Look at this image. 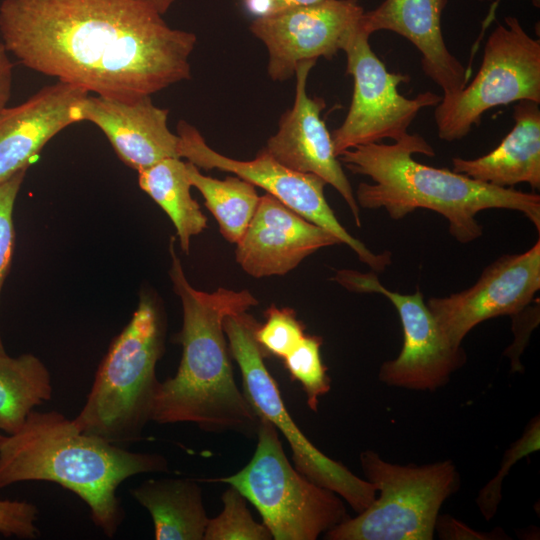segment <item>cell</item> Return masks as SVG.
<instances>
[{
	"label": "cell",
	"instance_id": "836d02e7",
	"mask_svg": "<svg viewBox=\"0 0 540 540\" xmlns=\"http://www.w3.org/2000/svg\"><path fill=\"white\" fill-rule=\"evenodd\" d=\"M163 15L176 0H148Z\"/></svg>",
	"mask_w": 540,
	"mask_h": 540
},
{
	"label": "cell",
	"instance_id": "d6986e66",
	"mask_svg": "<svg viewBox=\"0 0 540 540\" xmlns=\"http://www.w3.org/2000/svg\"><path fill=\"white\" fill-rule=\"evenodd\" d=\"M448 0H384L363 13L361 27L369 35L380 30L399 34L421 53L422 70L443 91L461 90L469 73L444 42L441 15Z\"/></svg>",
	"mask_w": 540,
	"mask_h": 540
},
{
	"label": "cell",
	"instance_id": "d4e9b609",
	"mask_svg": "<svg viewBox=\"0 0 540 540\" xmlns=\"http://www.w3.org/2000/svg\"><path fill=\"white\" fill-rule=\"evenodd\" d=\"M221 500L223 509L215 518H209L203 540L272 539L266 526L253 519L246 499L237 489L230 486L222 494Z\"/></svg>",
	"mask_w": 540,
	"mask_h": 540
},
{
	"label": "cell",
	"instance_id": "484cf974",
	"mask_svg": "<svg viewBox=\"0 0 540 540\" xmlns=\"http://www.w3.org/2000/svg\"><path fill=\"white\" fill-rule=\"evenodd\" d=\"M321 345V337L305 335L296 348L284 358L291 378L302 385L308 407L315 412L319 398L331 388L327 368L321 359Z\"/></svg>",
	"mask_w": 540,
	"mask_h": 540
},
{
	"label": "cell",
	"instance_id": "30bf717a",
	"mask_svg": "<svg viewBox=\"0 0 540 540\" xmlns=\"http://www.w3.org/2000/svg\"><path fill=\"white\" fill-rule=\"evenodd\" d=\"M178 153L198 168L230 172L264 189L285 206L334 234L350 247L359 260L374 272H382L392 263L389 251L374 253L350 235L340 224L324 195L326 183L320 177L294 171L273 158L264 148L249 161L236 160L212 149L191 124L180 121Z\"/></svg>",
	"mask_w": 540,
	"mask_h": 540
},
{
	"label": "cell",
	"instance_id": "3957f363",
	"mask_svg": "<svg viewBox=\"0 0 540 540\" xmlns=\"http://www.w3.org/2000/svg\"><path fill=\"white\" fill-rule=\"evenodd\" d=\"M428 157L434 149L419 134H405L392 144L370 143L347 149L338 159L354 174L373 183H360L355 198L361 208H384L395 220L416 209L433 210L446 218L449 232L461 243L482 236L476 215L486 209L523 213L540 230V196L513 188L487 184L448 169L415 161L413 154Z\"/></svg>",
	"mask_w": 540,
	"mask_h": 540
},
{
	"label": "cell",
	"instance_id": "1f68e13d",
	"mask_svg": "<svg viewBox=\"0 0 540 540\" xmlns=\"http://www.w3.org/2000/svg\"><path fill=\"white\" fill-rule=\"evenodd\" d=\"M248 14L254 18L278 15L288 10L316 4L323 0H242Z\"/></svg>",
	"mask_w": 540,
	"mask_h": 540
},
{
	"label": "cell",
	"instance_id": "52a82bcc",
	"mask_svg": "<svg viewBox=\"0 0 540 540\" xmlns=\"http://www.w3.org/2000/svg\"><path fill=\"white\" fill-rule=\"evenodd\" d=\"M255 452L237 473L204 481L237 489L275 540H315L349 516L342 498L301 474L285 455L275 426L260 417Z\"/></svg>",
	"mask_w": 540,
	"mask_h": 540
},
{
	"label": "cell",
	"instance_id": "f1b7e54d",
	"mask_svg": "<svg viewBox=\"0 0 540 540\" xmlns=\"http://www.w3.org/2000/svg\"><path fill=\"white\" fill-rule=\"evenodd\" d=\"M27 169L0 184V296L9 272L15 245L13 210ZM5 352L0 335V353Z\"/></svg>",
	"mask_w": 540,
	"mask_h": 540
},
{
	"label": "cell",
	"instance_id": "f546056e",
	"mask_svg": "<svg viewBox=\"0 0 540 540\" xmlns=\"http://www.w3.org/2000/svg\"><path fill=\"white\" fill-rule=\"evenodd\" d=\"M38 507L27 501L0 500V533L6 537L35 539L39 536L36 526Z\"/></svg>",
	"mask_w": 540,
	"mask_h": 540
},
{
	"label": "cell",
	"instance_id": "e575fe53",
	"mask_svg": "<svg viewBox=\"0 0 540 540\" xmlns=\"http://www.w3.org/2000/svg\"><path fill=\"white\" fill-rule=\"evenodd\" d=\"M533 2V5L536 6V7H539L540 5V0H532Z\"/></svg>",
	"mask_w": 540,
	"mask_h": 540
},
{
	"label": "cell",
	"instance_id": "7a4b0ae2",
	"mask_svg": "<svg viewBox=\"0 0 540 540\" xmlns=\"http://www.w3.org/2000/svg\"><path fill=\"white\" fill-rule=\"evenodd\" d=\"M173 288L183 309L176 336L182 357L173 377L159 384L152 413L158 424L192 423L210 433L234 432L252 438L260 417L234 379L223 320L258 304L248 291L218 288L208 293L187 280L174 248L169 246Z\"/></svg>",
	"mask_w": 540,
	"mask_h": 540
},
{
	"label": "cell",
	"instance_id": "9a60e30c",
	"mask_svg": "<svg viewBox=\"0 0 540 540\" xmlns=\"http://www.w3.org/2000/svg\"><path fill=\"white\" fill-rule=\"evenodd\" d=\"M315 64L316 60H306L297 65L293 106L282 115L277 132L268 139L264 149L284 166L316 175L334 187L360 227V207L334 152L331 133L321 118L325 102L322 98L310 97L306 91L308 75Z\"/></svg>",
	"mask_w": 540,
	"mask_h": 540
},
{
	"label": "cell",
	"instance_id": "277c9868",
	"mask_svg": "<svg viewBox=\"0 0 540 540\" xmlns=\"http://www.w3.org/2000/svg\"><path fill=\"white\" fill-rule=\"evenodd\" d=\"M168 469L165 456L131 452L84 433L57 411L33 410L16 433L0 440V488L24 481L57 483L87 504L93 523L109 538L125 517L119 485L137 474Z\"/></svg>",
	"mask_w": 540,
	"mask_h": 540
},
{
	"label": "cell",
	"instance_id": "e0dca14e",
	"mask_svg": "<svg viewBox=\"0 0 540 540\" xmlns=\"http://www.w3.org/2000/svg\"><path fill=\"white\" fill-rule=\"evenodd\" d=\"M88 95L87 90L58 80L0 112V184L27 169L56 134L83 121L82 105Z\"/></svg>",
	"mask_w": 540,
	"mask_h": 540
},
{
	"label": "cell",
	"instance_id": "d6a6232c",
	"mask_svg": "<svg viewBox=\"0 0 540 540\" xmlns=\"http://www.w3.org/2000/svg\"><path fill=\"white\" fill-rule=\"evenodd\" d=\"M13 81V63L9 57V51L0 40V112L6 108L11 96Z\"/></svg>",
	"mask_w": 540,
	"mask_h": 540
},
{
	"label": "cell",
	"instance_id": "7402d4cb",
	"mask_svg": "<svg viewBox=\"0 0 540 540\" xmlns=\"http://www.w3.org/2000/svg\"><path fill=\"white\" fill-rule=\"evenodd\" d=\"M138 174L140 188L169 216L181 249L189 254L191 238L207 227V218L191 196L186 162L166 158Z\"/></svg>",
	"mask_w": 540,
	"mask_h": 540
},
{
	"label": "cell",
	"instance_id": "ba28073f",
	"mask_svg": "<svg viewBox=\"0 0 540 540\" xmlns=\"http://www.w3.org/2000/svg\"><path fill=\"white\" fill-rule=\"evenodd\" d=\"M258 326L247 311L228 315L223 320L229 352L239 365L246 399L259 417L270 421L285 437L294 467L301 474L338 494L355 512H362L376 498L375 487L322 453L296 425L265 365V351L255 337Z\"/></svg>",
	"mask_w": 540,
	"mask_h": 540
},
{
	"label": "cell",
	"instance_id": "4dcf8cb0",
	"mask_svg": "<svg viewBox=\"0 0 540 540\" xmlns=\"http://www.w3.org/2000/svg\"><path fill=\"white\" fill-rule=\"evenodd\" d=\"M435 531H437L439 538L449 540L509 539V537H505L507 535L499 528L491 533L479 532L450 515L439 514L435 525Z\"/></svg>",
	"mask_w": 540,
	"mask_h": 540
},
{
	"label": "cell",
	"instance_id": "d590c367",
	"mask_svg": "<svg viewBox=\"0 0 540 540\" xmlns=\"http://www.w3.org/2000/svg\"><path fill=\"white\" fill-rule=\"evenodd\" d=\"M1 438H2V435L0 434V440H1Z\"/></svg>",
	"mask_w": 540,
	"mask_h": 540
},
{
	"label": "cell",
	"instance_id": "6da1fadb",
	"mask_svg": "<svg viewBox=\"0 0 540 540\" xmlns=\"http://www.w3.org/2000/svg\"><path fill=\"white\" fill-rule=\"evenodd\" d=\"M0 34L25 67L122 101L189 79L197 40L148 0H3Z\"/></svg>",
	"mask_w": 540,
	"mask_h": 540
},
{
	"label": "cell",
	"instance_id": "4fadbf2b",
	"mask_svg": "<svg viewBox=\"0 0 540 540\" xmlns=\"http://www.w3.org/2000/svg\"><path fill=\"white\" fill-rule=\"evenodd\" d=\"M363 13L357 0H323L255 18L250 31L267 48L269 77L284 81L295 75L300 62L331 60L344 50L360 29Z\"/></svg>",
	"mask_w": 540,
	"mask_h": 540
},
{
	"label": "cell",
	"instance_id": "5b68a950",
	"mask_svg": "<svg viewBox=\"0 0 540 540\" xmlns=\"http://www.w3.org/2000/svg\"><path fill=\"white\" fill-rule=\"evenodd\" d=\"M164 348L163 316L154 300L142 295L97 369L86 402L73 418L77 427L114 444L141 440L152 421L160 384L156 365Z\"/></svg>",
	"mask_w": 540,
	"mask_h": 540
},
{
	"label": "cell",
	"instance_id": "44dd1931",
	"mask_svg": "<svg viewBox=\"0 0 540 540\" xmlns=\"http://www.w3.org/2000/svg\"><path fill=\"white\" fill-rule=\"evenodd\" d=\"M130 494L150 513L156 540H203L209 517L196 481L149 479Z\"/></svg>",
	"mask_w": 540,
	"mask_h": 540
},
{
	"label": "cell",
	"instance_id": "ac0fdd59",
	"mask_svg": "<svg viewBox=\"0 0 540 540\" xmlns=\"http://www.w3.org/2000/svg\"><path fill=\"white\" fill-rule=\"evenodd\" d=\"M168 113L155 106L151 96L122 101L88 95L82 105L83 121L100 128L121 161L137 172L166 158H180L179 136L168 128Z\"/></svg>",
	"mask_w": 540,
	"mask_h": 540
},
{
	"label": "cell",
	"instance_id": "7c38bea8",
	"mask_svg": "<svg viewBox=\"0 0 540 540\" xmlns=\"http://www.w3.org/2000/svg\"><path fill=\"white\" fill-rule=\"evenodd\" d=\"M333 280L350 291L377 293L396 308L402 329L399 355L385 361L378 378L388 386L435 391L445 386L451 375L466 363L464 349L452 344L424 302L420 291L401 294L383 286L375 273L338 270Z\"/></svg>",
	"mask_w": 540,
	"mask_h": 540
},
{
	"label": "cell",
	"instance_id": "4316f807",
	"mask_svg": "<svg viewBox=\"0 0 540 540\" xmlns=\"http://www.w3.org/2000/svg\"><path fill=\"white\" fill-rule=\"evenodd\" d=\"M540 448V421L534 417L527 425L522 436L508 448L504 455L498 473L478 493L476 504L486 520H490L497 512L502 498V482L510 468L523 457Z\"/></svg>",
	"mask_w": 540,
	"mask_h": 540
},
{
	"label": "cell",
	"instance_id": "8992f818",
	"mask_svg": "<svg viewBox=\"0 0 540 540\" xmlns=\"http://www.w3.org/2000/svg\"><path fill=\"white\" fill-rule=\"evenodd\" d=\"M366 480L379 496L356 517L326 531L328 540H432L440 509L460 487L450 460L399 465L372 450L360 454Z\"/></svg>",
	"mask_w": 540,
	"mask_h": 540
},
{
	"label": "cell",
	"instance_id": "5bb4252c",
	"mask_svg": "<svg viewBox=\"0 0 540 540\" xmlns=\"http://www.w3.org/2000/svg\"><path fill=\"white\" fill-rule=\"evenodd\" d=\"M540 289V240L527 251L506 254L488 265L477 282L427 306L449 341L460 346L479 323L527 308Z\"/></svg>",
	"mask_w": 540,
	"mask_h": 540
},
{
	"label": "cell",
	"instance_id": "83f0119b",
	"mask_svg": "<svg viewBox=\"0 0 540 540\" xmlns=\"http://www.w3.org/2000/svg\"><path fill=\"white\" fill-rule=\"evenodd\" d=\"M265 315V323L256 329V340L265 352L284 359L305 336L304 327L289 308L271 306Z\"/></svg>",
	"mask_w": 540,
	"mask_h": 540
},
{
	"label": "cell",
	"instance_id": "cb8c5ba5",
	"mask_svg": "<svg viewBox=\"0 0 540 540\" xmlns=\"http://www.w3.org/2000/svg\"><path fill=\"white\" fill-rule=\"evenodd\" d=\"M192 187L202 194L205 205L219 224L226 240L237 243L244 235L258 206L260 196L255 186L238 177L224 180L203 175L191 162H186Z\"/></svg>",
	"mask_w": 540,
	"mask_h": 540
},
{
	"label": "cell",
	"instance_id": "603a6c76",
	"mask_svg": "<svg viewBox=\"0 0 540 540\" xmlns=\"http://www.w3.org/2000/svg\"><path fill=\"white\" fill-rule=\"evenodd\" d=\"M52 394L50 373L37 356L0 353V430L16 433L34 408Z\"/></svg>",
	"mask_w": 540,
	"mask_h": 540
},
{
	"label": "cell",
	"instance_id": "2e32d148",
	"mask_svg": "<svg viewBox=\"0 0 540 540\" xmlns=\"http://www.w3.org/2000/svg\"><path fill=\"white\" fill-rule=\"evenodd\" d=\"M236 244L237 263L250 276L261 278L284 275L317 250L341 242L267 193Z\"/></svg>",
	"mask_w": 540,
	"mask_h": 540
},
{
	"label": "cell",
	"instance_id": "9c48e42d",
	"mask_svg": "<svg viewBox=\"0 0 540 540\" xmlns=\"http://www.w3.org/2000/svg\"><path fill=\"white\" fill-rule=\"evenodd\" d=\"M521 100L540 103V40L510 16L489 35L471 83L441 96L435 106L438 137L446 142L460 140L480 124L486 111Z\"/></svg>",
	"mask_w": 540,
	"mask_h": 540
},
{
	"label": "cell",
	"instance_id": "8fae6325",
	"mask_svg": "<svg viewBox=\"0 0 540 540\" xmlns=\"http://www.w3.org/2000/svg\"><path fill=\"white\" fill-rule=\"evenodd\" d=\"M369 37L360 26L343 50L347 56L346 73L352 76L354 85L347 115L331 133L337 157L347 149L384 138L399 140L422 109L436 106L441 100L430 91L412 99L402 96L398 86L407 83L409 76L390 73L372 51Z\"/></svg>",
	"mask_w": 540,
	"mask_h": 540
},
{
	"label": "cell",
	"instance_id": "ffe728a7",
	"mask_svg": "<svg viewBox=\"0 0 540 540\" xmlns=\"http://www.w3.org/2000/svg\"><path fill=\"white\" fill-rule=\"evenodd\" d=\"M515 124L491 152L474 159L454 157L453 170L497 187L527 183L540 188V109L529 100L513 109Z\"/></svg>",
	"mask_w": 540,
	"mask_h": 540
}]
</instances>
